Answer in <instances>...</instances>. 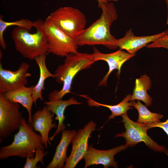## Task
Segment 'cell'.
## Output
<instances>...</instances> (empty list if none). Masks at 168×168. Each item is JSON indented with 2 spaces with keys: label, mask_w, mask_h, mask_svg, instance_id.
Here are the masks:
<instances>
[{
  "label": "cell",
  "mask_w": 168,
  "mask_h": 168,
  "mask_svg": "<svg viewBox=\"0 0 168 168\" xmlns=\"http://www.w3.org/2000/svg\"><path fill=\"white\" fill-rule=\"evenodd\" d=\"M100 8L102 12L100 18L75 37L76 43L78 46L101 45L115 49L118 48L117 39L111 34L110 29L118 18L116 9L112 2L102 4Z\"/></svg>",
  "instance_id": "cell-1"
},
{
  "label": "cell",
  "mask_w": 168,
  "mask_h": 168,
  "mask_svg": "<svg viewBox=\"0 0 168 168\" xmlns=\"http://www.w3.org/2000/svg\"><path fill=\"white\" fill-rule=\"evenodd\" d=\"M44 21L40 19L33 22L36 29L33 33L26 29L19 26L14 28L11 37L16 50L24 58L32 60L37 57L48 55V41L43 29Z\"/></svg>",
  "instance_id": "cell-2"
},
{
  "label": "cell",
  "mask_w": 168,
  "mask_h": 168,
  "mask_svg": "<svg viewBox=\"0 0 168 168\" xmlns=\"http://www.w3.org/2000/svg\"><path fill=\"white\" fill-rule=\"evenodd\" d=\"M92 54L78 52L69 54L65 57L63 64L59 65L55 71L56 81L63 83L59 91L54 90L49 93V100L62 99L71 91L73 79L80 71L90 68L94 63Z\"/></svg>",
  "instance_id": "cell-3"
},
{
  "label": "cell",
  "mask_w": 168,
  "mask_h": 168,
  "mask_svg": "<svg viewBox=\"0 0 168 168\" xmlns=\"http://www.w3.org/2000/svg\"><path fill=\"white\" fill-rule=\"evenodd\" d=\"M41 137L33 129L31 125L23 117L18 132L10 145L0 148V159H6L13 156L21 158H33L39 148L44 149Z\"/></svg>",
  "instance_id": "cell-4"
},
{
  "label": "cell",
  "mask_w": 168,
  "mask_h": 168,
  "mask_svg": "<svg viewBox=\"0 0 168 168\" xmlns=\"http://www.w3.org/2000/svg\"><path fill=\"white\" fill-rule=\"evenodd\" d=\"M45 21L51 23L75 38L85 29L86 21L85 15L71 7H60L51 13Z\"/></svg>",
  "instance_id": "cell-5"
},
{
  "label": "cell",
  "mask_w": 168,
  "mask_h": 168,
  "mask_svg": "<svg viewBox=\"0 0 168 168\" xmlns=\"http://www.w3.org/2000/svg\"><path fill=\"white\" fill-rule=\"evenodd\" d=\"M43 29L48 41L49 54L63 57L78 52V46L75 39L57 26L45 20Z\"/></svg>",
  "instance_id": "cell-6"
},
{
  "label": "cell",
  "mask_w": 168,
  "mask_h": 168,
  "mask_svg": "<svg viewBox=\"0 0 168 168\" xmlns=\"http://www.w3.org/2000/svg\"><path fill=\"white\" fill-rule=\"evenodd\" d=\"M121 116L122 120L121 122L124 123L125 131L117 134L115 138H124L126 141L125 144L128 147H132L139 142H143L147 147L155 151L165 152L164 145L158 144L147 135V131L149 129L147 125L133 121L127 114Z\"/></svg>",
  "instance_id": "cell-7"
},
{
  "label": "cell",
  "mask_w": 168,
  "mask_h": 168,
  "mask_svg": "<svg viewBox=\"0 0 168 168\" xmlns=\"http://www.w3.org/2000/svg\"><path fill=\"white\" fill-rule=\"evenodd\" d=\"M20 104L11 102L0 93V138H6L19 129L23 118Z\"/></svg>",
  "instance_id": "cell-8"
},
{
  "label": "cell",
  "mask_w": 168,
  "mask_h": 168,
  "mask_svg": "<svg viewBox=\"0 0 168 168\" xmlns=\"http://www.w3.org/2000/svg\"><path fill=\"white\" fill-rule=\"evenodd\" d=\"M96 126V124L91 120L77 131L72 138V150L65 161L64 168H74L83 159L88 147L89 138Z\"/></svg>",
  "instance_id": "cell-9"
},
{
  "label": "cell",
  "mask_w": 168,
  "mask_h": 168,
  "mask_svg": "<svg viewBox=\"0 0 168 168\" xmlns=\"http://www.w3.org/2000/svg\"><path fill=\"white\" fill-rule=\"evenodd\" d=\"M30 65L25 62L22 63L18 69L15 71L3 69L0 62V93L19 89L27 84V78L31 76L28 72Z\"/></svg>",
  "instance_id": "cell-10"
},
{
  "label": "cell",
  "mask_w": 168,
  "mask_h": 168,
  "mask_svg": "<svg viewBox=\"0 0 168 168\" xmlns=\"http://www.w3.org/2000/svg\"><path fill=\"white\" fill-rule=\"evenodd\" d=\"M128 147L125 144L109 150H100L95 148L91 144L89 145L83 158L85 161L84 168L95 165H102L104 168L110 167L118 168L117 162L114 161V156L127 149Z\"/></svg>",
  "instance_id": "cell-11"
},
{
  "label": "cell",
  "mask_w": 168,
  "mask_h": 168,
  "mask_svg": "<svg viewBox=\"0 0 168 168\" xmlns=\"http://www.w3.org/2000/svg\"><path fill=\"white\" fill-rule=\"evenodd\" d=\"M93 52L92 55L94 62L99 60L104 61L107 63L109 68L107 73L99 83L98 86H107L108 78L114 70H117V76H119L124 63L135 56V55L120 49L114 52L109 54L100 52L95 47L93 48Z\"/></svg>",
  "instance_id": "cell-12"
},
{
  "label": "cell",
  "mask_w": 168,
  "mask_h": 168,
  "mask_svg": "<svg viewBox=\"0 0 168 168\" xmlns=\"http://www.w3.org/2000/svg\"><path fill=\"white\" fill-rule=\"evenodd\" d=\"M54 114L48 108L46 105L41 110H37L32 116L31 125L33 129L39 132L40 135L42 143L47 149L48 144L51 145V142L49 138L50 131L53 128H57L55 123H53Z\"/></svg>",
  "instance_id": "cell-13"
},
{
  "label": "cell",
  "mask_w": 168,
  "mask_h": 168,
  "mask_svg": "<svg viewBox=\"0 0 168 168\" xmlns=\"http://www.w3.org/2000/svg\"><path fill=\"white\" fill-rule=\"evenodd\" d=\"M167 34L168 29L152 35L138 36L134 35L132 29H130L126 32L123 37L117 39V45L120 49L125 50L128 53L135 55L138 50L149 43Z\"/></svg>",
  "instance_id": "cell-14"
},
{
  "label": "cell",
  "mask_w": 168,
  "mask_h": 168,
  "mask_svg": "<svg viewBox=\"0 0 168 168\" xmlns=\"http://www.w3.org/2000/svg\"><path fill=\"white\" fill-rule=\"evenodd\" d=\"M44 104L46 105L48 109L56 115L55 119L58 121L57 129L53 135L49 138L52 141L56 135L65 130L66 126L64 123L65 117L64 111L68 106L74 105H81L82 103L79 102L75 98L71 97L67 100L62 99L45 101Z\"/></svg>",
  "instance_id": "cell-15"
},
{
  "label": "cell",
  "mask_w": 168,
  "mask_h": 168,
  "mask_svg": "<svg viewBox=\"0 0 168 168\" xmlns=\"http://www.w3.org/2000/svg\"><path fill=\"white\" fill-rule=\"evenodd\" d=\"M77 131L75 130H65L62 132L60 141L56 147L54 154L46 168H64L67 158V151L73 136Z\"/></svg>",
  "instance_id": "cell-16"
},
{
  "label": "cell",
  "mask_w": 168,
  "mask_h": 168,
  "mask_svg": "<svg viewBox=\"0 0 168 168\" xmlns=\"http://www.w3.org/2000/svg\"><path fill=\"white\" fill-rule=\"evenodd\" d=\"M34 86H26L16 90L3 94L5 97L9 101L21 104L27 110L28 114V122L31 124L32 116V107L34 101L32 97Z\"/></svg>",
  "instance_id": "cell-17"
},
{
  "label": "cell",
  "mask_w": 168,
  "mask_h": 168,
  "mask_svg": "<svg viewBox=\"0 0 168 168\" xmlns=\"http://www.w3.org/2000/svg\"><path fill=\"white\" fill-rule=\"evenodd\" d=\"M47 55H42L36 57L34 59L39 66L40 72L39 80L37 84L34 86L32 95L34 103L35 105L38 99L43 101L42 91L45 89L44 85L46 79L50 77L55 78L54 74L50 72L47 68L46 63Z\"/></svg>",
  "instance_id": "cell-18"
},
{
  "label": "cell",
  "mask_w": 168,
  "mask_h": 168,
  "mask_svg": "<svg viewBox=\"0 0 168 168\" xmlns=\"http://www.w3.org/2000/svg\"><path fill=\"white\" fill-rule=\"evenodd\" d=\"M152 87V81L147 74L142 75L136 79L135 86L132 95L131 100H139L143 102L147 107L151 106L152 99L147 93Z\"/></svg>",
  "instance_id": "cell-19"
},
{
  "label": "cell",
  "mask_w": 168,
  "mask_h": 168,
  "mask_svg": "<svg viewBox=\"0 0 168 168\" xmlns=\"http://www.w3.org/2000/svg\"><path fill=\"white\" fill-rule=\"evenodd\" d=\"M80 96L87 99L88 105L90 106H104L109 108L111 111V114L109 116L108 121L114 119L116 116L127 114V111L133 109L132 107V101L131 100V94L127 95L119 104L114 105L103 104L98 103L89 97L88 96L81 95Z\"/></svg>",
  "instance_id": "cell-20"
},
{
  "label": "cell",
  "mask_w": 168,
  "mask_h": 168,
  "mask_svg": "<svg viewBox=\"0 0 168 168\" xmlns=\"http://www.w3.org/2000/svg\"><path fill=\"white\" fill-rule=\"evenodd\" d=\"M132 106L138 111V117L137 122L138 123L148 125L160 122V119L164 117L161 114L150 111L139 100H138L136 102L133 100Z\"/></svg>",
  "instance_id": "cell-21"
},
{
  "label": "cell",
  "mask_w": 168,
  "mask_h": 168,
  "mask_svg": "<svg viewBox=\"0 0 168 168\" xmlns=\"http://www.w3.org/2000/svg\"><path fill=\"white\" fill-rule=\"evenodd\" d=\"M3 16H0V45L1 48L4 50L6 49V45L5 42L3 34L5 30L8 27L12 26H16L25 28L30 30L33 26V22L30 20L25 19H22L19 20L7 22L2 19Z\"/></svg>",
  "instance_id": "cell-22"
},
{
  "label": "cell",
  "mask_w": 168,
  "mask_h": 168,
  "mask_svg": "<svg viewBox=\"0 0 168 168\" xmlns=\"http://www.w3.org/2000/svg\"><path fill=\"white\" fill-rule=\"evenodd\" d=\"M49 152L46 151L44 152V149L39 148L35 151V156L33 158L28 157L26 159V161L23 166L24 168H40L39 166H37L38 162H40L42 165L44 163L43 158Z\"/></svg>",
  "instance_id": "cell-23"
},
{
  "label": "cell",
  "mask_w": 168,
  "mask_h": 168,
  "mask_svg": "<svg viewBox=\"0 0 168 168\" xmlns=\"http://www.w3.org/2000/svg\"><path fill=\"white\" fill-rule=\"evenodd\" d=\"M146 46L148 48H162L168 49V34L159 38Z\"/></svg>",
  "instance_id": "cell-24"
},
{
  "label": "cell",
  "mask_w": 168,
  "mask_h": 168,
  "mask_svg": "<svg viewBox=\"0 0 168 168\" xmlns=\"http://www.w3.org/2000/svg\"><path fill=\"white\" fill-rule=\"evenodd\" d=\"M146 125L148 127L149 129L155 127L160 128L164 131L168 136V119L164 122H159Z\"/></svg>",
  "instance_id": "cell-25"
},
{
  "label": "cell",
  "mask_w": 168,
  "mask_h": 168,
  "mask_svg": "<svg viewBox=\"0 0 168 168\" xmlns=\"http://www.w3.org/2000/svg\"><path fill=\"white\" fill-rule=\"evenodd\" d=\"M98 3V6L100 8L102 4L106 3L108 2L107 0H97Z\"/></svg>",
  "instance_id": "cell-26"
},
{
  "label": "cell",
  "mask_w": 168,
  "mask_h": 168,
  "mask_svg": "<svg viewBox=\"0 0 168 168\" xmlns=\"http://www.w3.org/2000/svg\"><path fill=\"white\" fill-rule=\"evenodd\" d=\"M119 0H107V1L108 2H117Z\"/></svg>",
  "instance_id": "cell-27"
},
{
  "label": "cell",
  "mask_w": 168,
  "mask_h": 168,
  "mask_svg": "<svg viewBox=\"0 0 168 168\" xmlns=\"http://www.w3.org/2000/svg\"><path fill=\"white\" fill-rule=\"evenodd\" d=\"M167 7L168 12V1L167 0H166Z\"/></svg>",
  "instance_id": "cell-28"
},
{
  "label": "cell",
  "mask_w": 168,
  "mask_h": 168,
  "mask_svg": "<svg viewBox=\"0 0 168 168\" xmlns=\"http://www.w3.org/2000/svg\"></svg>",
  "instance_id": "cell-29"
}]
</instances>
